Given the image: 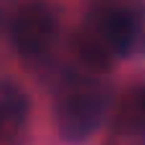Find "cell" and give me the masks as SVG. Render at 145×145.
<instances>
[{
  "label": "cell",
  "mask_w": 145,
  "mask_h": 145,
  "mask_svg": "<svg viewBox=\"0 0 145 145\" xmlns=\"http://www.w3.org/2000/svg\"><path fill=\"white\" fill-rule=\"evenodd\" d=\"M105 97L94 82L74 79L69 82L56 102V125L59 133L66 140H82L87 138L102 117Z\"/></svg>",
  "instance_id": "cell-1"
},
{
  "label": "cell",
  "mask_w": 145,
  "mask_h": 145,
  "mask_svg": "<svg viewBox=\"0 0 145 145\" xmlns=\"http://www.w3.org/2000/svg\"><path fill=\"white\" fill-rule=\"evenodd\" d=\"M59 36V23L54 10L41 3V0H31L25 5L18 8L15 18H13V46L23 59H43Z\"/></svg>",
  "instance_id": "cell-2"
},
{
  "label": "cell",
  "mask_w": 145,
  "mask_h": 145,
  "mask_svg": "<svg viewBox=\"0 0 145 145\" xmlns=\"http://www.w3.org/2000/svg\"><path fill=\"white\" fill-rule=\"evenodd\" d=\"M28 120V99L8 82H0V145H18Z\"/></svg>",
  "instance_id": "cell-3"
},
{
  "label": "cell",
  "mask_w": 145,
  "mask_h": 145,
  "mask_svg": "<svg viewBox=\"0 0 145 145\" xmlns=\"http://www.w3.org/2000/svg\"><path fill=\"white\" fill-rule=\"evenodd\" d=\"M94 33L107 43V48L112 54H127L135 41V33H138V20L125 8H110V10L99 13Z\"/></svg>",
  "instance_id": "cell-4"
}]
</instances>
